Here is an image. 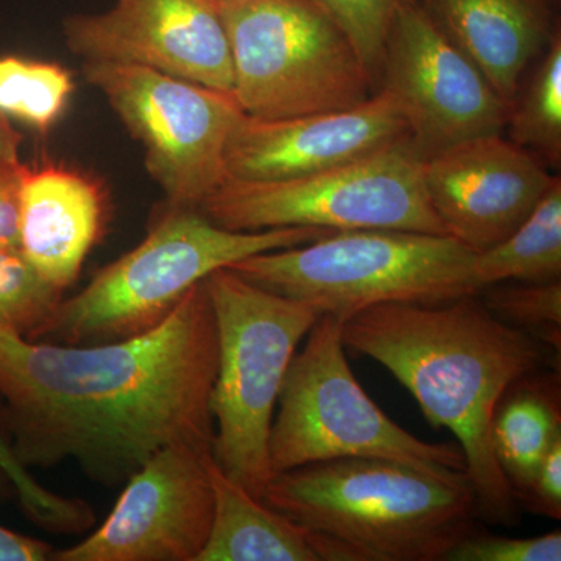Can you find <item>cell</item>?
<instances>
[{"instance_id": "4", "label": "cell", "mask_w": 561, "mask_h": 561, "mask_svg": "<svg viewBox=\"0 0 561 561\" xmlns=\"http://www.w3.org/2000/svg\"><path fill=\"white\" fill-rule=\"evenodd\" d=\"M330 232L305 227L232 231L198 209L168 208L136 249L102 268L79 294L58 302L28 341L81 346L144 334L168 319L210 273Z\"/></svg>"}, {"instance_id": "33", "label": "cell", "mask_w": 561, "mask_h": 561, "mask_svg": "<svg viewBox=\"0 0 561 561\" xmlns=\"http://www.w3.org/2000/svg\"><path fill=\"white\" fill-rule=\"evenodd\" d=\"M220 7L238 5V3L247 2V0H214Z\"/></svg>"}, {"instance_id": "11", "label": "cell", "mask_w": 561, "mask_h": 561, "mask_svg": "<svg viewBox=\"0 0 561 561\" xmlns=\"http://www.w3.org/2000/svg\"><path fill=\"white\" fill-rule=\"evenodd\" d=\"M379 90L393 95L420 157L496 135L511 108L485 73L424 13L402 0L383 46Z\"/></svg>"}, {"instance_id": "18", "label": "cell", "mask_w": 561, "mask_h": 561, "mask_svg": "<svg viewBox=\"0 0 561 561\" xmlns=\"http://www.w3.org/2000/svg\"><path fill=\"white\" fill-rule=\"evenodd\" d=\"M213 524L197 561H320L308 530L232 481L213 453L206 459Z\"/></svg>"}, {"instance_id": "5", "label": "cell", "mask_w": 561, "mask_h": 561, "mask_svg": "<svg viewBox=\"0 0 561 561\" xmlns=\"http://www.w3.org/2000/svg\"><path fill=\"white\" fill-rule=\"evenodd\" d=\"M474 251L451 236L351 230L254 254L231 271L345 321L383 302L437 305L478 295Z\"/></svg>"}, {"instance_id": "16", "label": "cell", "mask_w": 561, "mask_h": 561, "mask_svg": "<svg viewBox=\"0 0 561 561\" xmlns=\"http://www.w3.org/2000/svg\"><path fill=\"white\" fill-rule=\"evenodd\" d=\"M106 202L101 184L66 165H22L20 250L47 283L65 291L101 241Z\"/></svg>"}, {"instance_id": "29", "label": "cell", "mask_w": 561, "mask_h": 561, "mask_svg": "<svg viewBox=\"0 0 561 561\" xmlns=\"http://www.w3.org/2000/svg\"><path fill=\"white\" fill-rule=\"evenodd\" d=\"M22 165L0 169V247H20Z\"/></svg>"}, {"instance_id": "30", "label": "cell", "mask_w": 561, "mask_h": 561, "mask_svg": "<svg viewBox=\"0 0 561 561\" xmlns=\"http://www.w3.org/2000/svg\"><path fill=\"white\" fill-rule=\"evenodd\" d=\"M54 552L46 541L0 526V561H47Z\"/></svg>"}, {"instance_id": "10", "label": "cell", "mask_w": 561, "mask_h": 561, "mask_svg": "<svg viewBox=\"0 0 561 561\" xmlns=\"http://www.w3.org/2000/svg\"><path fill=\"white\" fill-rule=\"evenodd\" d=\"M83 76L142 144L168 208L198 209L227 181L228 140L245 116L234 92L116 62L84 61Z\"/></svg>"}, {"instance_id": "31", "label": "cell", "mask_w": 561, "mask_h": 561, "mask_svg": "<svg viewBox=\"0 0 561 561\" xmlns=\"http://www.w3.org/2000/svg\"><path fill=\"white\" fill-rule=\"evenodd\" d=\"M22 136L14 130L9 117L0 114V169L20 164Z\"/></svg>"}, {"instance_id": "17", "label": "cell", "mask_w": 561, "mask_h": 561, "mask_svg": "<svg viewBox=\"0 0 561 561\" xmlns=\"http://www.w3.org/2000/svg\"><path fill=\"white\" fill-rule=\"evenodd\" d=\"M512 110L530 62L559 31L548 0H415Z\"/></svg>"}, {"instance_id": "24", "label": "cell", "mask_w": 561, "mask_h": 561, "mask_svg": "<svg viewBox=\"0 0 561 561\" xmlns=\"http://www.w3.org/2000/svg\"><path fill=\"white\" fill-rule=\"evenodd\" d=\"M62 294L32 267L20 247H0V331L31 339Z\"/></svg>"}, {"instance_id": "32", "label": "cell", "mask_w": 561, "mask_h": 561, "mask_svg": "<svg viewBox=\"0 0 561 561\" xmlns=\"http://www.w3.org/2000/svg\"><path fill=\"white\" fill-rule=\"evenodd\" d=\"M7 490L13 491L9 479H7L5 476L2 474V471H0V496H2V493H5Z\"/></svg>"}, {"instance_id": "14", "label": "cell", "mask_w": 561, "mask_h": 561, "mask_svg": "<svg viewBox=\"0 0 561 561\" xmlns=\"http://www.w3.org/2000/svg\"><path fill=\"white\" fill-rule=\"evenodd\" d=\"M424 190L446 234L474 253L512 234L556 176L537 154L496 135L479 136L421 162Z\"/></svg>"}, {"instance_id": "27", "label": "cell", "mask_w": 561, "mask_h": 561, "mask_svg": "<svg viewBox=\"0 0 561 561\" xmlns=\"http://www.w3.org/2000/svg\"><path fill=\"white\" fill-rule=\"evenodd\" d=\"M561 531L531 538L502 537L478 530L457 542L445 561H560Z\"/></svg>"}, {"instance_id": "9", "label": "cell", "mask_w": 561, "mask_h": 561, "mask_svg": "<svg viewBox=\"0 0 561 561\" xmlns=\"http://www.w3.org/2000/svg\"><path fill=\"white\" fill-rule=\"evenodd\" d=\"M411 139L362 160L297 179L227 180L201 213L232 231L273 228L401 230L446 234L432 209Z\"/></svg>"}, {"instance_id": "26", "label": "cell", "mask_w": 561, "mask_h": 561, "mask_svg": "<svg viewBox=\"0 0 561 561\" xmlns=\"http://www.w3.org/2000/svg\"><path fill=\"white\" fill-rule=\"evenodd\" d=\"M0 471L9 479L22 511L36 526L51 534H65L79 524L83 505L76 497H65L36 481L14 456L9 438L0 430Z\"/></svg>"}, {"instance_id": "23", "label": "cell", "mask_w": 561, "mask_h": 561, "mask_svg": "<svg viewBox=\"0 0 561 561\" xmlns=\"http://www.w3.org/2000/svg\"><path fill=\"white\" fill-rule=\"evenodd\" d=\"M486 309L516 330L529 332L560 354L561 280L491 284L479 291Z\"/></svg>"}, {"instance_id": "3", "label": "cell", "mask_w": 561, "mask_h": 561, "mask_svg": "<svg viewBox=\"0 0 561 561\" xmlns=\"http://www.w3.org/2000/svg\"><path fill=\"white\" fill-rule=\"evenodd\" d=\"M261 501L308 530L320 561H445L482 522L470 486L376 457L276 472Z\"/></svg>"}, {"instance_id": "1", "label": "cell", "mask_w": 561, "mask_h": 561, "mask_svg": "<svg viewBox=\"0 0 561 561\" xmlns=\"http://www.w3.org/2000/svg\"><path fill=\"white\" fill-rule=\"evenodd\" d=\"M217 364L205 280L124 341L57 345L0 331L11 449L28 471L73 461L91 481L122 485L169 446H213Z\"/></svg>"}, {"instance_id": "8", "label": "cell", "mask_w": 561, "mask_h": 561, "mask_svg": "<svg viewBox=\"0 0 561 561\" xmlns=\"http://www.w3.org/2000/svg\"><path fill=\"white\" fill-rule=\"evenodd\" d=\"M234 92L247 116L275 121L348 110L378 91L345 32L311 0L220 7Z\"/></svg>"}, {"instance_id": "25", "label": "cell", "mask_w": 561, "mask_h": 561, "mask_svg": "<svg viewBox=\"0 0 561 561\" xmlns=\"http://www.w3.org/2000/svg\"><path fill=\"white\" fill-rule=\"evenodd\" d=\"M345 32L379 91L383 46L402 0H311Z\"/></svg>"}, {"instance_id": "13", "label": "cell", "mask_w": 561, "mask_h": 561, "mask_svg": "<svg viewBox=\"0 0 561 561\" xmlns=\"http://www.w3.org/2000/svg\"><path fill=\"white\" fill-rule=\"evenodd\" d=\"M66 46L84 61L139 66L232 91L230 38L214 0H116L62 21Z\"/></svg>"}, {"instance_id": "19", "label": "cell", "mask_w": 561, "mask_h": 561, "mask_svg": "<svg viewBox=\"0 0 561 561\" xmlns=\"http://www.w3.org/2000/svg\"><path fill=\"white\" fill-rule=\"evenodd\" d=\"M494 454L519 502L549 449L561 440L560 368L513 383L491 426Z\"/></svg>"}, {"instance_id": "6", "label": "cell", "mask_w": 561, "mask_h": 561, "mask_svg": "<svg viewBox=\"0 0 561 561\" xmlns=\"http://www.w3.org/2000/svg\"><path fill=\"white\" fill-rule=\"evenodd\" d=\"M219 339L210 393L214 461L254 497L273 478L271 431L298 345L323 316L319 309L219 268L205 279Z\"/></svg>"}, {"instance_id": "21", "label": "cell", "mask_w": 561, "mask_h": 561, "mask_svg": "<svg viewBox=\"0 0 561 561\" xmlns=\"http://www.w3.org/2000/svg\"><path fill=\"white\" fill-rule=\"evenodd\" d=\"M516 146L559 165L561 158V32L553 33L522 95H516L507 125Z\"/></svg>"}, {"instance_id": "2", "label": "cell", "mask_w": 561, "mask_h": 561, "mask_svg": "<svg viewBox=\"0 0 561 561\" xmlns=\"http://www.w3.org/2000/svg\"><path fill=\"white\" fill-rule=\"evenodd\" d=\"M342 339L411 391L434 430L456 437L482 522L515 526L522 507L494 454L493 416L505 391L545 370L556 351L496 319L479 295L371 306L342 321Z\"/></svg>"}, {"instance_id": "20", "label": "cell", "mask_w": 561, "mask_h": 561, "mask_svg": "<svg viewBox=\"0 0 561 561\" xmlns=\"http://www.w3.org/2000/svg\"><path fill=\"white\" fill-rule=\"evenodd\" d=\"M561 276V181L553 179L530 216L508 238L476 253L474 283H548Z\"/></svg>"}, {"instance_id": "34", "label": "cell", "mask_w": 561, "mask_h": 561, "mask_svg": "<svg viewBox=\"0 0 561 561\" xmlns=\"http://www.w3.org/2000/svg\"><path fill=\"white\" fill-rule=\"evenodd\" d=\"M548 2L552 3V5H553V3H556V0H548Z\"/></svg>"}, {"instance_id": "28", "label": "cell", "mask_w": 561, "mask_h": 561, "mask_svg": "<svg viewBox=\"0 0 561 561\" xmlns=\"http://www.w3.org/2000/svg\"><path fill=\"white\" fill-rule=\"evenodd\" d=\"M518 504L549 519L561 518V440L546 454Z\"/></svg>"}, {"instance_id": "22", "label": "cell", "mask_w": 561, "mask_h": 561, "mask_svg": "<svg viewBox=\"0 0 561 561\" xmlns=\"http://www.w3.org/2000/svg\"><path fill=\"white\" fill-rule=\"evenodd\" d=\"M73 92L68 69L58 62L0 57V114L49 131L62 116Z\"/></svg>"}, {"instance_id": "12", "label": "cell", "mask_w": 561, "mask_h": 561, "mask_svg": "<svg viewBox=\"0 0 561 561\" xmlns=\"http://www.w3.org/2000/svg\"><path fill=\"white\" fill-rule=\"evenodd\" d=\"M210 448L173 445L125 482L108 518L55 561H197L213 524Z\"/></svg>"}, {"instance_id": "7", "label": "cell", "mask_w": 561, "mask_h": 561, "mask_svg": "<svg viewBox=\"0 0 561 561\" xmlns=\"http://www.w3.org/2000/svg\"><path fill=\"white\" fill-rule=\"evenodd\" d=\"M306 337L305 348L290 362L273 416V474L316 461L376 457L470 486L457 443L420 440L362 389L346 359L342 320L324 313Z\"/></svg>"}, {"instance_id": "15", "label": "cell", "mask_w": 561, "mask_h": 561, "mask_svg": "<svg viewBox=\"0 0 561 561\" xmlns=\"http://www.w3.org/2000/svg\"><path fill=\"white\" fill-rule=\"evenodd\" d=\"M411 139L404 114L386 90L348 110L290 119L262 121L243 116L227 153V180L297 179L370 157Z\"/></svg>"}]
</instances>
